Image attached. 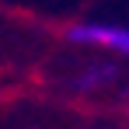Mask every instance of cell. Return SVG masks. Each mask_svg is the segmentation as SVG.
<instances>
[{
    "label": "cell",
    "instance_id": "1",
    "mask_svg": "<svg viewBox=\"0 0 129 129\" xmlns=\"http://www.w3.org/2000/svg\"><path fill=\"white\" fill-rule=\"evenodd\" d=\"M73 42H94V45H108L129 56V28H112V24H77L70 28Z\"/></svg>",
    "mask_w": 129,
    "mask_h": 129
}]
</instances>
